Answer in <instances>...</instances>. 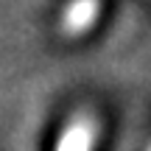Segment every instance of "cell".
I'll return each mask as SVG.
<instances>
[{"instance_id": "cell-1", "label": "cell", "mask_w": 151, "mask_h": 151, "mask_svg": "<svg viewBox=\"0 0 151 151\" xmlns=\"http://www.w3.org/2000/svg\"><path fill=\"white\" fill-rule=\"evenodd\" d=\"M98 140V120L92 115H76L62 129L53 151H92Z\"/></svg>"}, {"instance_id": "cell-2", "label": "cell", "mask_w": 151, "mask_h": 151, "mask_svg": "<svg viewBox=\"0 0 151 151\" xmlns=\"http://www.w3.org/2000/svg\"><path fill=\"white\" fill-rule=\"evenodd\" d=\"M98 14H101L98 0H70L62 14V31L67 37H84L98 22Z\"/></svg>"}, {"instance_id": "cell-3", "label": "cell", "mask_w": 151, "mask_h": 151, "mask_svg": "<svg viewBox=\"0 0 151 151\" xmlns=\"http://www.w3.org/2000/svg\"><path fill=\"white\" fill-rule=\"evenodd\" d=\"M148 151H151V148H148Z\"/></svg>"}]
</instances>
